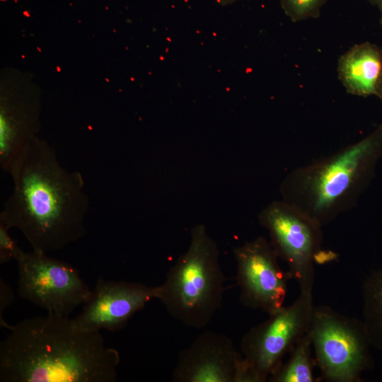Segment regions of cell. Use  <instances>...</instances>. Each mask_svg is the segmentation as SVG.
Wrapping results in <instances>:
<instances>
[{"label":"cell","mask_w":382,"mask_h":382,"mask_svg":"<svg viewBox=\"0 0 382 382\" xmlns=\"http://www.w3.org/2000/svg\"><path fill=\"white\" fill-rule=\"evenodd\" d=\"M8 173L13 190L0 221L19 230L32 250H60L85 235L90 201L83 175L64 168L46 141L35 137Z\"/></svg>","instance_id":"obj_1"},{"label":"cell","mask_w":382,"mask_h":382,"mask_svg":"<svg viewBox=\"0 0 382 382\" xmlns=\"http://www.w3.org/2000/svg\"><path fill=\"white\" fill-rule=\"evenodd\" d=\"M0 344L1 382H114L120 357L100 331L48 313L10 325Z\"/></svg>","instance_id":"obj_2"},{"label":"cell","mask_w":382,"mask_h":382,"mask_svg":"<svg viewBox=\"0 0 382 382\" xmlns=\"http://www.w3.org/2000/svg\"><path fill=\"white\" fill-rule=\"evenodd\" d=\"M382 156V123L370 134L289 172L282 199L322 226L352 209L371 181Z\"/></svg>","instance_id":"obj_3"},{"label":"cell","mask_w":382,"mask_h":382,"mask_svg":"<svg viewBox=\"0 0 382 382\" xmlns=\"http://www.w3.org/2000/svg\"><path fill=\"white\" fill-rule=\"evenodd\" d=\"M219 250L203 224L190 231V242L156 286V299L168 313L185 326H207L221 308L225 291Z\"/></svg>","instance_id":"obj_4"},{"label":"cell","mask_w":382,"mask_h":382,"mask_svg":"<svg viewBox=\"0 0 382 382\" xmlns=\"http://www.w3.org/2000/svg\"><path fill=\"white\" fill-rule=\"evenodd\" d=\"M308 332L320 380L358 382L372 367L371 345L362 320L315 306Z\"/></svg>","instance_id":"obj_5"},{"label":"cell","mask_w":382,"mask_h":382,"mask_svg":"<svg viewBox=\"0 0 382 382\" xmlns=\"http://www.w3.org/2000/svg\"><path fill=\"white\" fill-rule=\"evenodd\" d=\"M311 291H300L290 306H282L242 337L241 382L267 381L296 342L308 332L314 309Z\"/></svg>","instance_id":"obj_6"},{"label":"cell","mask_w":382,"mask_h":382,"mask_svg":"<svg viewBox=\"0 0 382 382\" xmlns=\"http://www.w3.org/2000/svg\"><path fill=\"white\" fill-rule=\"evenodd\" d=\"M260 225L268 232L270 244L289 267L300 291H311L315 264L323 253L322 226L294 206L278 200L258 214Z\"/></svg>","instance_id":"obj_7"},{"label":"cell","mask_w":382,"mask_h":382,"mask_svg":"<svg viewBox=\"0 0 382 382\" xmlns=\"http://www.w3.org/2000/svg\"><path fill=\"white\" fill-rule=\"evenodd\" d=\"M16 261L19 296L50 314L69 317L91 296L78 270L66 262L33 250H22Z\"/></svg>","instance_id":"obj_8"},{"label":"cell","mask_w":382,"mask_h":382,"mask_svg":"<svg viewBox=\"0 0 382 382\" xmlns=\"http://www.w3.org/2000/svg\"><path fill=\"white\" fill-rule=\"evenodd\" d=\"M240 301L246 307L270 315L284 306L291 278L279 257L263 237L245 242L233 250Z\"/></svg>","instance_id":"obj_9"},{"label":"cell","mask_w":382,"mask_h":382,"mask_svg":"<svg viewBox=\"0 0 382 382\" xmlns=\"http://www.w3.org/2000/svg\"><path fill=\"white\" fill-rule=\"evenodd\" d=\"M152 299H156V286L99 278L91 298L73 320L85 330L116 331Z\"/></svg>","instance_id":"obj_10"},{"label":"cell","mask_w":382,"mask_h":382,"mask_svg":"<svg viewBox=\"0 0 382 382\" xmlns=\"http://www.w3.org/2000/svg\"><path fill=\"white\" fill-rule=\"evenodd\" d=\"M243 357L226 335L206 331L179 354L175 382H241Z\"/></svg>","instance_id":"obj_11"},{"label":"cell","mask_w":382,"mask_h":382,"mask_svg":"<svg viewBox=\"0 0 382 382\" xmlns=\"http://www.w3.org/2000/svg\"><path fill=\"white\" fill-rule=\"evenodd\" d=\"M338 78L347 92L382 98V49L365 42L354 45L338 59Z\"/></svg>","instance_id":"obj_12"},{"label":"cell","mask_w":382,"mask_h":382,"mask_svg":"<svg viewBox=\"0 0 382 382\" xmlns=\"http://www.w3.org/2000/svg\"><path fill=\"white\" fill-rule=\"evenodd\" d=\"M313 346L309 332L303 335L289 352V357L271 374L270 382H313V369L316 366L312 356Z\"/></svg>","instance_id":"obj_13"},{"label":"cell","mask_w":382,"mask_h":382,"mask_svg":"<svg viewBox=\"0 0 382 382\" xmlns=\"http://www.w3.org/2000/svg\"><path fill=\"white\" fill-rule=\"evenodd\" d=\"M362 322L372 347L382 352V267L372 271L362 286Z\"/></svg>","instance_id":"obj_14"},{"label":"cell","mask_w":382,"mask_h":382,"mask_svg":"<svg viewBox=\"0 0 382 382\" xmlns=\"http://www.w3.org/2000/svg\"><path fill=\"white\" fill-rule=\"evenodd\" d=\"M328 0H280L286 16L294 22H300L320 16Z\"/></svg>","instance_id":"obj_15"},{"label":"cell","mask_w":382,"mask_h":382,"mask_svg":"<svg viewBox=\"0 0 382 382\" xmlns=\"http://www.w3.org/2000/svg\"><path fill=\"white\" fill-rule=\"evenodd\" d=\"M8 228L0 221V264H5L11 260H16L22 250L16 241L10 236Z\"/></svg>","instance_id":"obj_16"},{"label":"cell","mask_w":382,"mask_h":382,"mask_svg":"<svg viewBox=\"0 0 382 382\" xmlns=\"http://www.w3.org/2000/svg\"><path fill=\"white\" fill-rule=\"evenodd\" d=\"M14 300V294L11 288L1 279L0 281V317L5 309L9 306Z\"/></svg>","instance_id":"obj_17"},{"label":"cell","mask_w":382,"mask_h":382,"mask_svg":"<svg viewBox=\"0 0 382 382\" xmlns=\"http://www.w3.org/2000/svg\"><path fill=\"white\" fill-rule=\"evenodd\" d=\"M371 4L376 6L379 8H382V0H366Z\"/></svg>","instance_id":"obj_18"},{"label":"cell","mask_w":382,"mask_h":382,"mask_svg":"<svg viewBox=\"0 0 382 382\" xmlns=\"http://www.w3.org/2000/svg\"><path fill=\"white\" fill-rule=\"evenodd\" d=\"M216 2L221 5L226 6L228 4H231L238 0H216Z\"/></svg>","instance_id":"obj_19"},{"label":"cell","mask_w":382,"mask_h":382,"mask_svg":"<svg viewBox=\"0 0 382 382\" xmlns=\"http://www.w3.org/2000/svg\"><path fill=\"white\" fill-rule=\"evenodd\" d=\"M380 13H381V17H380V24L381 27L382 28V8H379Z\"/></svg>","instance_id":"obj_20"},{"label":"cell","mask_w":382,"mask_h":382,"mask_svg":"<svg viewBox=\"0 0 382 382\" xmlns=\"http://www.w3.org/2000/svg\"><path fill=\"white\" fill-rule=\"evenodd\" d=\"M381 100L382 101V98H381Z\"/></svg>","instance_id":"obj_21"}]
</instances>
